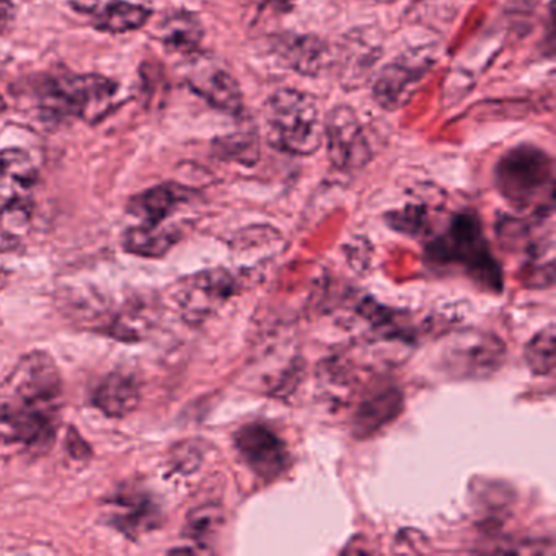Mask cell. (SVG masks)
I'll return each instance as SVG.
<instances>
[{"instance_id":"d4e9b609","label":"cell","mask_w":556,"mask_h":556,"mask_svg":"<svg viewBox=\"0 0 556 556\" xmlns=\"http://www.w3.org/2000/svg\"><path fill=\"white\" fill-rule=\"evenodd\" d=\"M31 203L24 197H14L0 207V232L11 239L25 236L30 229Z\"/></svg>"},{"instance_id":"7a4b0ae2","label":"cell","mask_w":556,"mask_h":556,"mask_svg":"<svg viewBox=\"0 0 556 556\" xmlns=\"http://www.w3.org/2000/svg\"><path fill=\"white\" fill-rule=\"evenodd\" d=\"M496 185L504 198L520 210L536 216L552 213L555 198L553 161L535 146H517L501 157L496 167Z\"/></svg>"},{"instance_id":"8fae6325","label":"cell","mask_w":556,"mask_h":556,"mask_svg":"<svg viewBox=\"0 0 556 556\" xmlns=\"http://www.w3.org/2000/svg\"><path fill=\"white\" fill-rule=\"evenodd\" d=\"M232 276L223 269L204 271L181 285L178 304L187 320H203L217 305L224 304L233 294Z\"/></svg>"},{"instance_id":"8992f818","label":"cell","mask_w":556,"mask_h":556,"mask_svg":"<svg viewBox=\"0 0 556 556\" xmlns=\"http://www.w3.org/2000/svg\"><path fill=\"white\" fill-rule=\"evenodd\" d=\"M324 138L331 164L341 172L361 170L372 159L363 125L351 106L340 105L324 119Z\"/></svg>"},{"instance_id":"7c38bea8","label":"cell","mask_w":556,"mask_h":556,"mask_svg":"<svg viewBox=\"0 0 556 556\" xmlns=\"http://www.w3.org/2000/svg\"><path fill=\"white\" fill-rule=\"evenodd\" d=\"M188 86L201 99L206 100L211 106L229 113L240 115L243 110L242 90L236 77L216 64L201 63L188 76Z\"/></svg>"},{"instance_id":"4dcf8cb0","label":"cell","mask_w":556,"mask_h":556,"mask_svg":"<svg viewBox=\"0 0 556 556\" xmlns=\"http://www.w3.org/2000/svg\"><path fill=\"white\" fill-rule=\"evenodd\" d=\"M5 109H8V103H5V100L0 97V113L5 112Z\"/></svg>"},{"instance_id":"4316f807","label":"cell","mask_w":556,"mask_h":556,"mask_svg":"<svg viewBox=\"0 0 556 556\" xmlns=\"http://www.w3.org/2000/svg\"><path fill=\"white\" fill-rule=\"evenodd\" d=\"M175 467L181 471H193L200 464V451L193 447L191 442L181 444L180 448L175 451Z\"/></svg>"},{"instance_id":"9c48e42d","label":"cell","mask_w":556,"mask_h":556,"mask_svg":"<svg viewBox=\"0 0 556 556\" xmlns=\"http://www.w3.org/2000/svg\"><path fill=\"white\" fill-rule=\"evenodd\" d=\"M236 445L253 473L265 480L279 477L288 467L285 442L263 425H247L236 434Z\"/></svg>"},{"instance_id":"1f68e13d","label":"cell","mask_w":556,"mask_h":556,"mask_svg":"<svg viewBox=\"0 0 556 556\" xmlns=\"http://www.w3.org/2000/svg\"><path fill=\"white\" fill-rule=\"evenodd\" d=\"M367 2H377V4H386V2H393V0H367Z\"/></svg>"},{"instance_id":"cb8c5ba5","label":"cell","mask_w":556,"mask_h":556,"mask_svg":"<svg viewBox=\"0 0 556 556\" xmlns=\"http://www.w3.org/2000/svg\"><path fill=\"white\" fill-rule=\"evenodd\" d=\"M224 514L217 504H204L188 514L185 535L194 542L206 543L223 526Z\"/></svg>"},{"instance_id":"3957f363","label":"cell","mask_w":556,"mask_h":556,"mask_svg":"<svg viewBox=\"0 0 556 556\" xmlns=\"http://www.w3.org/2000/svg\"><path fill=\"white\" fill-rule=\"evenodd\" d=\"M118 84L97 74L47 77L37 87L41 115L53 122L76 118L97 123L105 118L118 96Z\"/></svg>"},{"instance_id":"484cf974","label":"cell","mask_w":556,"mask_h":556,"mask_svg":"<svg viewBox=\"0 0 556 556\" xmlns=\"http://www.w3.org/2000/svg\"><path fill=\"white\" fill-rule=\"evenodd\" d=\"M426 211L422 206H408L405 210L400 211V213L395 214V217H390V220H395L393 226L396 229L402 230V232H406V230H412V232H416L419 227L425 223Z\"/></svg>"},{"instance_id":"e0dca14e","label":"cell","mask_w":556,"mask_h":556,"mask_svg":"<svg viewBox=\"0 0 556 556\" xmlns=\"http://www.w3.org/2000/svg\"><path fill=\"white\" fill-rule=\"evenodd\" d=\"M155 35L170 53L193 54L200 48L204 30L197 15L178 11L157 25Z\"/></svg>"},{"instance_id":"6da1fadb","label":"cell","mask_w":556,"mask_h":556,"mask_svg":"<svg viewBox=\"0 0 556 556\" xmlns=\"http://www.w3.org/2000/svg\"><path fill=\"white\" fill-rule=\"evenodd\" d=\"M64 390L53 357L34 351L0 383V458L47 452L63 418Z\"/></svg>"},{"instance_id":"44dd1931","label":"cell","mask_w":556,"mask_h":556,"mask_svg":"<svg viewBox=\"0 0 556 556\" xmlns=\"http://www.w3.org/2000/svg\"><path fill=\"white\" fill-rule=\"evenodd\" d=\"M177 240L178 236H175L174 230L138 226L132 227L126 233L125 247L128 252L135 253V255L155 258V256L165 255Z\"/></svg>"},{"instance_id":"2e32d148","label":"cell","mask_w":556,"mask_h":556,"mask_svg":"<svg viewBox=\"0 0 556 556\" xmlns=\"http://www.w3.org/2000/svg\"><path fill=\"white\" fill-rule=\"evenodd\" d=\"M187 200V190L178 185H161V187L151 188L144 193L132 198V216L141 220L142 227H161V224L177 210L178 204Z\"/></svg>"},{"instance_id":"52a82bcc","label":"cell","mask_w":556,"mask_h":556,"mask_svg":"<svg viewBox=\"0 0 556 556\" xmlns=\"http://www.w3.org/2000/svg\"><path fill=\"white\" fill-rule=\"evenodd\" d=\"M504 359V344L493 334L460 333L444 346L441 361L445 372L460 379H481Z\"/></svg>"},{"instance_id":"ffe728a7","label":"cell","mask_w":556,"mask_h":556,"mask_svg":"<svg viewBox=\"0 0 556 556\" xmlns=\"http://www.w3.org/2000/svg\"><path fill=\"white\" fill-rule=\"evenodd\" d=\"M37 168L30 155L21 149L0 152V181L15 191H28L37 184Z\"/></svg>"},{"instance_id":"ba28073f","label":"cell","mask_w":556,"mask_h":556,"mask_svg":"<svg viewBox=\"0 0 556 556\" xmlns=\"http://www.w3.org/2000/svg\"><path fill=\"white\" fill-rule=\"evenodd\" d=\"M429 70L431 61H428L426 54H408L387 64L374 83V100L377 105L389 112L402 109L409 102Z\"/></svg>"},{"instance_id":"277c9868","label":"cell","mask_w":556,"mask_h":556,"mask_svg":"<svg viewBox=\"0 0 556 556\" xmlns=\"http://www.w3.org/2000/svg\"><path fill=\"white\" fill-rule=\"evenodd\" d=\"M268 138L275 148L291 155H312L324 142V118L314 96L282 89L266 103Z\"/></svg>"},{"instance_id":"4fadbf2b","label":"cell","mask_w":556,"mask_h":556,"mask_svg":"<svg viewBox=\"0 0 556 556\" xmlns=\"http://www.w3.org/2000/svg\"><path fill=\"white\" fill-rule=\"evenodd\" d=\"M382 56L380 41L369 31H353L344 38L338 51L337 66L340 71V83L344 89H357L370 79L374 66Z\"/></svg>"},{"instance_id":"83f0119b","label":"cell","mask_w":556,"mask_h":556,"mask_svg":"<svg viewBox=\"0 0 556 556\" xmlns=\"http://www.w3.org/2000/svg\"><path fill=\"white\" fill-rule=\"evenodd\" d=\"M112 0H70V4L80 14L93 15L96 17L99 12L105 9V5Z\"/></svg>"},{"instance_id":"30bf717a","label":"cell","mask_w":556,"mask_h":556,"mask_svg":"<svg viewBox=\"0 0 556 556\" xmlns=\"http://www.w3.org/2000/svg\"><path fill=\"white\" fill-rule=\"evenodd\" d=\"M112 526L129 539L152 532L161 526V509L148 491L136 484L122 486L106 504Z\"/></svg>"},{"instance_id":"9a60e30c","label":"cell","mask_w":556,"mask_h":556,"mask_svg":"<svg viewBox=\"0 0 556 556\" xmlns=\"http://www.w3.org/2000/svg\"><path fill=\"white\" fill-rule=\"evenodd\" d=\"M141 402V387L132 374L113 372L97 387L93 405L110 418H123Z\"/></svg>"},{"instance_id":"603a6c76","label":"cell","mask_w":556,"mask_h":556,"mask_svg":"<svg viewBox=\"0 0 556 556\" xmlns=\"http://www.w3.org/2000/svg\"><path fill=\"white\" fill-rule=\"evenodd\" d=\"M220 157L239 162L242 165H253L260 157L258 135L255 129L243 128L236 135L220 139L216 146Z\"/></svg>"},{"instance_id":"ac0fdd59","label":"cell","mask_w":556,"mask_h":556,"mask_svg":"<svg viewBox=\"0 0 556 556\" xmlns=\"http://www.w3.org/2000/svg\"><path fill=\"white\" fill-rule=\"evenodd\" d=\"M403 396L396 389L383 390L364 400L354 415L353 428L357 438H369L402 412Z\"/></svg>"},{"instance_id":"d6986e66","label":"cell","mask_w":556,"mask_h":556,"mask_svg":"<svg viewBox=\"0 0 556 556\" xmlns=\"http://www.w3.org/2000/svg\"><path fill=\"white\" fill-rule=\"evenodd\" d=\"M151 18V12L142 5L131 4L125 0H112L102 12L96 15L97 30L109 34H126L144 27Z\"/></svg>"},{"instance_id":"5bb4252c","label":"cell","mask_w":556,"mask_h":556,"mask_svg":"<svg viewBox=\"0 0 556 556\" xmlns=\"http://www.w3.org/2000/svg\"><path fill=\"white\" fill-rule=\"evenodd\" d=\"M273 45L282 64L301 76H320L333 64L328 45L312 35H279Z\"/></svg>"},{"instance_id":"f1b7e54d","label":"cell","mask_w":556,"mask_h":556,"mask_svg":"<svg viewBox=\"0 0 556 556\" xmlns=\"http://www.w3.org/2000/svg\"><path fill=\"white\" fill-rule=\"evenodd\" d=\"M14 21V2H12V0H0V37L11 30Z\"/></svg>"},{"instance_id":"f546056e","label":"cell","mask_w":556,"mask_h":556,"mask_svg":"<svg viewBox=\"0 0 556 556\" xmlns=\"http://www.w3.org/2000/svg\"><path fill=\"white\" fill-rule=\"evenodd\" d=\"M266 4L271 5L273 9L279 12L291 11L295 0H265Z\"/></svg>"},{"instance_id":"7402d4cb","label":"cell","mask_w":556,"mask_h":556,"mask_svg":"<svg viewBox=\"0 0 556 556\" xmlns=\"http://www.w3.org/2000/svg\"><path fill=\"white\" fill-rule=\"evenodd\" d=\"M527 366L535 376H552L556 366V331L549 324L527 343L523 351Z\"/></svg>"},{"instance_id":"5b68a950","label":"cell","mask_w":556,"mask_h":556,"mask_svg":"<svg viewBox=\"0 0 556 556\" xmlns=\"http://www.w3.org/2000/svg\"><path fill=\"white\" fill-rule=\"evenodd\" d=\"M429 256L438 262L462 263L490 291L503 288L500 266L488 249L480 220L471 214L455 216L447 233L429 247Z\"/></svg>"}]
</instances>
